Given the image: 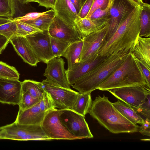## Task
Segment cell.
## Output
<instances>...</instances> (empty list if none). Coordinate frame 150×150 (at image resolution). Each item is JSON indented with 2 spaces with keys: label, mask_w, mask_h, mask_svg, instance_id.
<instances>
[{
  "label": "cell",
  "mask_w": 150,
  "mask_h": 150,
  "mask_svg": "<svg viewBox=\"0 0 150 150\" xmlns=\"http://www.w3.org/2000/svg\"><path fill=\"white\" fill-rule=\"evenodd\" d=\"M141 9L140 6L133 8L99 50L98 55L105 56L121 51H131L139 36Z\"/></svg>",
  "instance_id": "1"
},
{
  "label": "cell",
  "mask_w": 150,
  "mask_h": 150,
  "mask_svg": "<svg viewBox=\"0 0 150 150\" xmlns=\"http://www.w3.org/2000/svg\"><path fill=\"white\" fill-rule=\"evenodd\" d=\"M88 113L98 123L114 134L138 132L139 126L124 117L104 95H99L92 102Z\"/></svg>",
  "instance_id": "2"
},
{
  "label": "cell",
  "mask_w": 150,
  "mask_h": 150,
  "mask_svg": "<svg viewBox=\"0 0 150 150\" xmlns=\"http://www.w3.org/2000/svg\"><path fill=\"white\" fill-rule=\"evenodd\" d=\"M129 52L121 51L108 56L71 86L80 93H91L97 89L123 62Z\"/></svg>",
  "instance_id": "3"
},
{
  "label": "cell",
  "mask_w": 150,
  "mask_h": 150,
  "mask_svg": "<svg viewBox=\"0 0 150 150\" xmlns=\"http://www.w3.org/2000/svg\"><path fill=\"white\" fill-rule=\"evenodd\" d=\"M140 85L147 84L134 56L130 51L123 62L97 89L108 91L114 88Z\"/></svg>",
  "instance_id": "4"
},
{
  "label": "cell",
  "mask_w": 150,
  "mask_h": 150,
  "mask_svg": "<svg viewBox=\"0 0 150 150\" xmlns=\"http://www.w3.org/2000/svg\"><path fill=\"white\" fill-rule=\"evenodd\" d=\"M0 139L17 140H50L41 125H22L15 121L0 127Z\"/></svg>",
  "instance_id": "5"
},
{
  "label": "cell",
  "mask_w": 150,
  "mask_h": 150,
  "mask_svg": "<svg viewBox=\"0 0 150 150\" xmlns=\"http://www.w3.org/2000/svg\"><path fill=\"white\" fill-rule=\"evenodd\" d=\"M60 120L67 130L79 139L93 138L92 134L85 116L70 109H60Z\"/></svg>",
  "instance_id": "6"
},
{
  "label": "cell",
  "mask_w": 150,
  "mask_h": 150,
  "mask_svg": "<svg viewBox=\"0 0 150 150\" xmlns=\"http://www.w3.org/2000/svg\"><path fill=\"white\" fill-rule=\"evenodd\" d=\"M41 83L45 91L52 99L55 108L71 109L79 93L71 88L61 87L47 79L43 80Z\"/></svg>",
  "instance_id": "7"
},
{
  "label": "cell",
  "mask_w": 150,
  "mask_h": 150,
  "mask_svg": "<svg viewBox=\"0 0 150 150\" xmlns=\"http://www.w3.org/2000/svg\"><path fill=\"white\" fill-rule=\"evenodd\" d=\"M60 109H52L46 113L41 124L46 136L52 139H79L71 134L63 126L59 119Z\"/></svg>",
  "instance_id": "8"
},
{
  "label": "cell",
  "mask_w": 150,
  "mask_h": 150,
  "mask_svg": "<svg viewBox=\"0 0 150 150\" xmlns=\"http://www.w3.org/2000/svg\"><path fill=\"white\" fill-rule=\"evenodd\" d=\"M108 91L134 110L138 108L145 101L147 95L150 93V88L146 85L116 88Z\"/></svg>",
  "instance_id": "9"
},
{
  "label": "cell",
  "mask_w": 150,
  "mask_h": 150,
  "mask_svg": "<svg viewBox=\"0 0 150 150\" xmlns=\"http://www.w3.org/2000/svg\"><path fill=\"white\" fill-rule=\"evenodd\" d=\"M25 37L35 55L40 61L46 63L55 58L51 49L50 37L48 30L38 31Z\"/></svg>",
  "instance_id": "10"
},
{
  "label": "cell",
  "mask_w": 150,
  "mask_h": 150,
  "mask_svg": "<svg viewBox=\"0 0 150 150\" xmlns=\"http://www.w3.org/2000/svg\"><path fill=\"white\" fill-rule=\"evenodd\" d=\"M109 23L83 40V44L79 62L91 60L98 55V51L104 43Z\"/></svg>",
  "instance_id": "11"
},
{
  "label": "cell",
  "mask_w": 150,
  "mask_h": 150,
  "mask_svg": "<svg viewBox=\"0 0 150 150\" xmlns=\"http://www.w3.org/2000/svg\"><path fill=\"white\" fill-rule=\"evenodd\" d=\"M44 76L46 79L61 87L70 89L65 73V62L60 57L54 58L46 63Z\"/></svg>",
  "instance_id": "12"
},
{
  "label": "cell",
  "mask_w": 150,
  "mask_h": 150,
  "mask_svg": "<svg viewBox=\"0 0 150 150\" xmlns=\"http://www.w3.org/2000/svg\"><path fill=\"white\" fill-rule=\"evenodd\" d=\"M127 1L125 0H114L110 12V20L104 44L111 37L119 24L134 8L130 7Z\"/></svg>",
  "instance_id": "13"
},
{
  "label": "cell",
  "mask_w": 150,
  "mask_h": 150,
  "mask_svg": "<svg viewBox=\"0 0 150 150\" xmlns=\"http://www.w3.org/2000/svg\"><path fill=\"white\" fill-rule=\"evenodd\" d=\"M21 94V82L0 79V103L18 105Z\"/></svg>",
  "instance_id": "14"
},
{
  "label": "cell",
  "mask_w": 150,
  "mask_h": 150,
  "mask_svg": "<svg viewBox=\"0 0 150 150\" xmlns=\"http://www.w3.org/2000/svg\"><path fill=\"white\" fill-rule=\"evenodd\" d=\"M48 32L50 36L71 43L82 40L76 27L66 24L56 15L48 28Z\"/></svg>",
  "instance_id": "15"
},
{
  "label": "cell",
  "mask_w": 150,
  "mask_h": 150,
  "mask_svg": "<svg viewBox=\"0 0 150 150\" xmlns=\"http://www.w3.org/2000/svg\"><path fill=\"white\" fill-rule=\"evenodd\" d=\"M107 56L98 55L92 60L83 62H79L75 64L69 69L65 70V73L69 83L71 86L73 84L81 77L103 60Z\"/></svg>",
  "instance_id": "16"
},
{
  "label": "cell",
  "mask_w": 150,
  "mask_h": 150,
  "mask_svg": "<svg viewBox=\"0 0 150 150\" xmlns=\"http://www.w3.org/2000/svg\"><path fill=\"white\" fill-rule=\"evenodd\" d=\"M110 20V17L99 19H91L81 18L78 17L74 20V23L79 36L83 39L108 24Z\"/></svg>",
  "instance_id": "17"
},
{
  "label": "cell",
  "mask_w": 150,
  "mask_h": 150,
  "mask_svg": "<svg viewBox=\"0 0 150 150\" xmlns=\"http://www.w3.org/2000/svg\"><path fill=\"white\" fill-rule=\"evenodd\" d=\"M10 42L25 62L35 67L40 62L35 55L26 37L15 36L10 40Z\"/></svg>",
  "instance_id": "18"
},
{
  "label": "cell",
  "mask_w": 150,
  "mask_h": 150,
  "mask_svg": "<svg viewBox=\"0 0 150 150\" xmlns=\"http://www.w3.org/2000/svg\"><path fill=\"white\" fill-rule=\"evenodd\" d=\"M53 9L56 15L68 25L75 27L74 20L78 13L70 0H56Z\"/></svg>",
  "instance_id": "19"
},
{
  "label": "cell",
  "mask_w": 150,
  "mask_h": 150,
  "mask_svg": "<svg viewBox=\"0 0 150 150\" xmlns=\"http://www.w3.org/2000/svg\"><path fill=\"white\" fill-rule=\"evenodd\" d=\"M39 102L25 110L18 111L15 122L22 125H41L47 112L40 109Z\"/></svg>",
  "instance_id": "20"
},
{
  "label": "cell",
  "mask_w": 150,
  "mask_h": 150,
  "mask_svg": "<svg viewBox=\"0 0 150 150\" xmlns=\"http://www.w3.org/2000/svg\"><path fill=\"white\" fill-rule=\"evenodd\" d=\"M134 57L150 67V38L139 36L131 51Z\"/></svg>",
  "instance_id": "21"
},
{
  "label": "cell",
  "mask_w": 150,
  "mask_h": 150,
  "mask_svg": "<svg viewBox=\"0 0 150 150\" xmlns=\"http://www.w3.org/2000/svg\"><path fill=\"white\" fill-rule=\"evenodd\" d=\"M112 103L114 107L124 117L132 123L141 124L144 120L129 105L120 100Z\"/></svg>",
  "instance_id": "22"
},
{
  "label": "cell",
  "mask_w": 150,
  "mask_h": 150,
  "mask_svg": "<svg viewBox=\"0 0 150 150\" xmlns=\"http://www.w3.org/2000/svg\"><path fill=\"white\" fill-rule=\"evenodd\" d=\"M83 44V40L74 42L70 44L62 55L67 61L68 69L79 62Z\"/></svg>",
  "instance_id": "23"
},
{
  "label": "cell",
  "mask_w": 150,
  "mask_h": 150,
  "mask_svg": "<svg viewBox=\"0 0 150 150\" xmlns=\"http://www.w3.org/2000/svg\"><path fill=\"white\" fill-rule=\"evenodd\" d=\"M56 15L52 8L44 14L32 20L22 21L41 31L47 30Z\"/></svg>",
  "instance_id": "24"
},
{
  "label": "cell",
  "mask_w": 150,
  "mask_h": 150,
  "mask_svg": "<svg viewBox=\"0 0 150 150\" xmlns=\"http://www.w3.org/2000/svg\"><path fill=\"white\" fill-rule=\"evenodd\" d=\"M92 102L91 92L79 93L71 109L85 116L89 112Z\"/></svg>",
  "instance_id": "25"
},
{
  "label": "cell",
  "mask_w": 150,
  "mask_h": 150,
  "mask_svg": "<svg viewBox=\"0 0 150 150\" xmlns=\"http://www.w3.org/2000/svg\"><path fill=\"white\" fill-rule=\"evenodd\" d=\"M21 91H28L33 97L40 100L45 92L41 82L29 79L21 82Z\"/></svg>",
  "instance_id": "26"
},
{
  "label": "cell",
  "mask_w": 150,
  "mask_h": 150,
  "mask_svg": "<svg viewBox=\"0 0 150 150\" xmlns=\"http://www.w3.org/2000/svg\"><path fill=\"white\" fill-rule=\"evenodd\" d=\"M139 22L140 31L139 36L148 37L150 36V5L145 3L141 6Z\"/></svg>",
  "instance_id": "27"
},
{
  "label": "cell",
  "mask_w": 150,
  "mask_h": 150,
  "mask_svg": "<svg viewBox=\"0 0 150 150\" xmlns=\"http://www.w3.org/2000/svg\"><path fill=\"white\" fill-rule=\"evenodd\" d=\"M50 37L51 49L54 57L62 56L71 43L50 36Z\"/></svg>",
  "instance_id": "28"
},
{
  "label": "cell",
  "mask_w": 150,
  "mask_h": 150,
  "mask_svg": "<svg viewBox=\"0 0 150 150\" xmlns=\"http://www.w3.org/2000/svg\"><path fill=\"white\" fill-rule=\"evenodd\" d=\"M19 75L15 67L0 61V76L3 79L19 80Z\"/></svg>",
  "instance_id": "29"
},
{
  "label": "cell",
  "mask_w": 150,
  "mask_h": 150,
  "mask_svg": "<svg viewBox=\"0 0 150 150\" xmlns=\"http://www.w3.org/2000/svg\"><path fill=\"white\" fill-rule=\"evenodd\" d=\"M17 21L13 19L10 21L0 25V34L5 37L9 41L16 36Z\"/></svg>",
  "instance_id": "30"
},
{
  "label": "cell",
  "mask_w": 150,
  "mask_h": 150,
  "mask_svg": "<svg viewBox=\"0 0 150 150\" xmlns=\"http://www.w3.org/2000/svg\"><path fill=\"white\" fill-rule=\"evenodd\" d=\"M40 100L32 96L28 91L22 92L18 111L25 110L38 103Z\"/></svg>",
  "instance_id": "31"
},
{
  "label": "cell",
  "mask_w": 150,
  "mask_h": 150,
  "mask_svg": "<svg viewBox=\"0 0 150 150\" xmlns=\"http://www.w3.org/2000/svg\"><path fill=\"white\" fill-rule=\"evenodd\" d=\"M16 21L17 30L16 36L25 37L30 34L41 31L22 21Z\"/></svg>",
  "instance_id": "32"
},
{
  "label": "cell",
  "mask_w": 150,
  "mask_h": 150,
  "mask_svg": "<svg viewBox=\"0 0 150 150\" xmlns=\"http://www.w3.org/2000/svg\"><path fill=\"white\" fill-rule=\"evenodd\" d=\"M114 0H110L107 6L105 8H100L95 10L88 18L99 19L110 17L109 13Z\"/></svg>",
  "instance_id": "33"
},
{
  "label": "cell",
  "mask_w": 150,
  "mask_h": 150,
  "mask_svg": "<svg viewBox=\"0 0 150 150\" xmlns=\"http://www.w3.org/2000/svg\"><path fill=\"white\" fill-rule=\"evenodd\" d=\"M14 15L10 0H0V16L13 19Z\"/></svg>",
  "instance_id": "34"
},
{
  "label": "cell",
  "mask_w": 150,
  "mask_h": 150,
  "mask_svg": "<svg viewBox=\"0 0 150 150\" xmlns=\"http://www.w3.org/2000/svg\"><path fill=\"white\" fill-rule=\"evenodd\" d=\"M39 105L40 109L46 112L55 108L52 99L45 91L43 97L39 101Z\"/></svg>",
  "instance_id": "35"
},
{
  "label": "cell",
  "mask_w": 150,
  "mask_h": 150,
  "mask_svg": "<svg viewBox=\"0 0 150 150\" xmlns=\"http://www.w3.org/2000/svg\"><path fill=\"white\" fill-rule=\"evenodd\" d=\"M134 58L144 78L147 86L150 88V67L135 57Z\"/></svg>",
  "instance_id": "36"
},
{
  "label": "cell",
  "mask_w": 150,
  "mask_h": 150,
  "mask_svg": "<svg viewBox=\"0 0 150 150\" xmlns=\"http://www.w3.org/2000/svg\"><path fill=\"white\" fill-rule=\"evenodd\" d=\"M150 93L147 96L146 100L140 107L135 110L137 112L143 115L146 119L150 120Z\"/></svg>",
  "instance_id": "37"
},
{
  "label": "cell",
  "mask_w": 150,
  "mask_h": 150,
  "mask_svg": "<svg viewBox=\"0 0 150 150\" xmlns=\"http://www.w3.org/2000/svg\"><path fill=\"white\" fill-rule=\"evenodd\" d=\"M47 12V11L42 12H30L27 13L23 16L16 17L12 19L16 21H25L32 20L45 14Z\"/></svg>",
  "instance_id": "38"
},
{
  "label": "cell",
  "mask_w": 150,
  "mask_h": 150,
  "mask_svg": "<svg viewBox=\"0 0 150 150\" xmlns=\"http://www.w3.org/2000/svg\"><path fill=\"white\" fill-rule=\"evenodd\" d=\"M110 0H94L91 8L85 18H88L96 9L100 8H105L108 5Z\"/></svg>",
  "instance_id": "39"
},
{
  "label": "cell",
  "mask_w": 150,
  "mask_h": 150,
  "mask_svg": "<svg viewBox=\"0 0 150 150\" xmlns=\"http://www.w3.org/2000/svg\"><path fill=\"white\" fill-rule=\"evenodd\" d=\"M94 0H85L78 13V16L81 18H84L88 14Z\"/></svg>",
  "instance_id": "40"
},
{
  "label": "cell",
  "mask_w": 150,
  "mask_h": 150,
  "mask_svg": "<svg viewBox=\"0 0 150 150\" xmlns=\"http://www.w3.org/2000/svg\"><path fill=\"white\" fill-rule=\"evenodd\" d=\"M139 127L138 132L147 136H150V120L146 119L144 122Z\"/></svg>",
  "instance_id": "41"
},
{
  "label": "cell",
  "mask_w": 150,
  "mask_h": 150,
  "mask_svg": "<svg viewBox=\"0 0 150 150\" xmlns=\"http://www.w3.org/2000/svg\"><path fill=\"white\" fill-rule=\"evenodd\" d=\"M56 0H35L39 6H44L47 8H53Z\"/></svg>",
  "instance_id": "42"
},
{
  "label": "cell",
  "mask_w": 150,
  "mask_h": 150,
  "mask_svg": "<svg viewBox=\"0 0 150 150\" xmlns=\"http://www.w3.org/2000/svg\"><path fill=\"white\" fill-rule=\"evenodd\" d=\"M9 42L5 37L0 34V54L5 49Z\"/></svg>",
  "instance_id": "43"
},
{
  "label": "cell",
  "mask_w": 150,
  "mask_h": 150,
  "mask_svg": "<svg viewBox=\"0 0 150 150\" xmlns=\"http://www.w3.org/2000/svg\"><path fill=\"white\" fill-rule=\"evenodd\" d=\"M133 8L140 6H142L145 3L143 2L142 0H125Z\"/></svg>",
  "instance_id": "44"
},
{
  "label": "cell",
  "mask_w": 150,
  "mask_h": 150,
  "mask_svg": "<svg viewBox=\"0 0 150 150\" xmlns=\"http://www.w3.org/2000/svg\"><path fill=\"white\" fill-rule=\"evenodd\" d=\"M70 1L74 6L78 13L83 5L81 0H70Z\"/></svg>",
  "instance_id": "45"
},
{
  "label": "cell",
  "mask_w": 150,
  "mask_h": 150,
  "mask_svg": "<svg viewBox=\"0 0 150 150\" xmlns=\"http://www.w3.org/2000/svg\"><path fill=\"white\" fill-rule=\"evenodd\" d=\"M12 19L8 17L0 16V25L10 21Z\"/></svg>",
  "instance_id": "46"
},
{
  "label": "cell",
  "mask_w": 150,
  "mask_h": 150,
  "mask_svg": "<svg viewBox=\"0 0 150 150\" xmlns=\"http://www.w3.org/2000/svg\"><path fill=\"white\" fill-rule=\"evenodd\" d=\"M22 4H26V0H18Z\"/></svg>",
  "instance_id": "47"
},
{
  "label": "cell",
  "mask_w": 150,
  "mask_h": 150,
  "mask_svg": "<svg viewBox=\"0 0 150 150\" xmlns=\"http://www.w3.org/2000/svg\"><path fill=\"white\" fill-rule=\"evenodd\" d=\"M35 0H26V4H28L30 2H35Z\"/></svg>",
  "instance_id": "48"
},
{
  "label": "cell",
  "mask_w": 150,
  "mask_h": 150,
  "mask_svg": "<svg viewBox=\"0 0 150 150\" xmlns=\"http://www.w3.org/2000/svg\"><path fill=\"white\" fill-rule=\"evenodd\" d=\"M12 6H13L15 4V0H10Z\"/></svg>",
  "instance_id": "49"
},
{
  "label": "cell",
  "mask_w": 150,
  "mask_h": 150,
  "mask_svg": "<svg viewBox=\"0 0 150 150\" xmlns=\"http://www.w3.org/2000/svg\"><path fill=\"white\" fill-rule=\"evenodd\" d=\"M0 79H3L2 77L0 76Z\"/></svg>",
  "instance_id": "50"
}]
</instances>
